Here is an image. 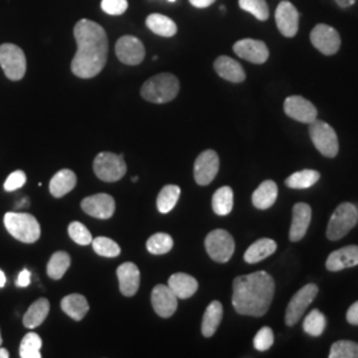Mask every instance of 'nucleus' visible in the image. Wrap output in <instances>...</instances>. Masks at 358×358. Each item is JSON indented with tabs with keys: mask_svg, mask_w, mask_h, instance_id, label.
Listing matches in <instances>:
<instances>
[{
	"mask_svg": "<svg viewBox=\"0 0 358 358\" xmlns=\"http://www.w3.org/2000/svg\"><path fill=\"white\" fill-rule=\"evenodd\" d=\"M174 247V241L169 234L158 232L152 235L148 242H146V248L150 254L153 255H165L171 248Z\"/></svg>",
	"mask_w": 358,
	"mask_h": 358,
	"instance_id": "obj_35",
	"label": "nucleus"
},
{
	"mask_svg": "<svg viewBox=\"0 0 358 358\" xmlns=\"http://www.w3.org/2000/svg\"><path fill=\"white\" fill-rule=\"evenodd\" d=\"M93 170L97 178L112 183L120 180L127 174V164L122 155L103 152L94 158Z\"/></svg>",
	"mask_w": 358,
	"mask_h": 358,
	"instance_id": "obj_7",
	"label": "nucleus"
},
{
	"mask_svg": "<svg viewBox=\"0 0 358 358\" xmlns=\"http://www.w3.org/2000/svg\"><path fill=\"white\" fill-rule=\"evenodd\" d=\"M356 266H358V245H346L336 250L325 262V267L332 272L353 268Z\"/></svg>",
	"mask_w": 358,
	"mask_h": 358,
	"instance_id": "obj_21",
	"label": "nucleus"
},
{
	"mask_svg": "<svg viewBox=\"0 0 358 358\" xmlns=\"http://www.w3.org/2000/svg\"><path fill=\"white\" fill-rule=\"evenodd\" d=\"M169 1H176V0H169Z\"/></svg>",
	"mask_w": 358,
	"mask_h": 358,
	"instance_id": "obj_52",
	"label": "nucleus"
},
{
	"mask_svg": "<svg viewBox=\"0 0 358 358\" xmlns=\"http://www.w3.org/2000/svg\"><path fill=\"white\" fill-rule=\"evenodd\" d=\"M128 0H103L101 8L109 15H122L128 10Z\"/></svg>",
	"mask_w": 358,
	"mask_h": 358,
	"instance_id": "obj_44",
	"label": "nucleus"
},
{
	"mask_svg": "<svg viewBox=\"0 0 358 358\" xmlns=\"http://www.w3.org/2000/svg\"><path fill=\"white\" fill-rule=\"evenodd\" d=\"M239 7L252 13L260 22H266L269 17V7L266 0H239Z\"/></svg>",
	"mask_w": 358,
	"mask_h": 358,
	"instance_id": "obj_38",
	"label": "nucleus"
},
{
	"mask_svg": "<svg viewBox=\"0 0 358 358\" xmlns=\"http://www.w3.org/2000/svg\"><path fill=\"white\" fill-rule=\"evenodd\" d=\"M4 226L15 239L23 243H35L40 238V224L31 214L8 213L4 215Z\"/></svg>",
	"mask_w": 358,
	"mask_h": 358,
	"instance_id": "obj_4",
	"label": "nucleus"
},
{
	"mask_svg": "<svg viewBox=\"0 0 358 358\" xmlns=\"http://www.w3.org/2000/svg\"><path fill=\"white\" fill-rule=\"evenodd\" d=\"M206 251L217 263H227L235 251V241L226 230L211 231L205 241Z\"/></svg>",
	"mask_w": 358,
	"mask_h": 358,
	"instance_id": "obj_9",
	"label": "nucleus"
},
{
	"mask_svg": "<svg viewBox=\"0 0 358 358\" xmlns=\"http://www.w3.org/2000/svg\"><path fill=\"white\" fill-rule=\"evenodd\" d=\"M117 278L120 282V291L127 297H131L137 294L141 282L140 269L134 264L127 262L117 268Z\"/></svg>",
	"mask_w": 358,
	"mask_h": 358,
	"instance_id": "obj_19",
	"label": "nucleus"
},
{
	"mask_svg": "<svg viewBox=\"0 0 358 358\" xmlns=\"http://www.w3.org/2000/svg\"><path fill=\"white\" fill-rule=\"evenodd\" d=\"M284 113L294 121L308 125L317 118L316 106L301 96L287 97L284 101Z\"/></svg>",
	"mask_w": 358,
	"mask_h": 358,
	"instance_id": "obj_14",
	"label": "nucleus"
},
{
	"mask_svg": "<svg viewBox=\"0 0 358 358\" xmlns=\"http://www.w3.org/2000/svg\"><path fill=\"white\" fill-rule=\"evenodd\" d=\"M312 219V208L307 203H296L292 208V223L289 229V241L291 242H299L301 241L306 234L308 227L310 224Z\"/></svg>",
	"mask_w": 358,
	"mask_h": 358,
	"instance_id": "obj_20",
	"label": "nucleus"
},
{
	"mask_svg": "<svg viewBox=\"0 0 358 358\" xmlns=\"http://www.w3.org/2000/svg\"><path fill=\"white\" fill-rule=\"evenodd\" d=\"M62 309L71 319L80 321L87 316V313L90 310V304H88V300L85 299V296H83V294H68L62 300Z\"/></svg>",
	"mask_w": 358,
	"mask_h": 358,
	"instance_id": "obj_27",
	"label": "nucleus"
},
{
	"mask_svg": "<svg viewBox=\"0 0 358 358\" xmlns=\"http://www.w3.org/2000/svg\"><path fill=\"white\" fill-rule=\"evenodd\" d=\"M48 313H50V301L47 299L41 297L28 308V310L23 317V324L28 329H35L47 319Z\"/></svg>",
	"mask_w": 358,
	"mask_h": 358,
	"instance_id": "obj_28",
	"label": "nucleus"
},
{
	"mask_svg": "<svg viewBox=\"0 0 358 358\" xmlns=\"http://www.w3.org/2000/svg\"><path fill=\"white\" fill-rule=\"evenodd\" d=\"M77 183L76 174L72 170H60L51 179L50 192L55 198H62L75 189Z\"/></svg>",
	"mask_w": 358,
	"mask_h": 358,
	"instance_id": "obj_25",
	"label": "nucleus"
},
{
	"mask_svg": "<svg viewBox=\"0 0 358 358\" xmlns=\"http://www.w3.org/2000/svg\"><path fill=\"white\" fill-rule=\"evenodd\" d=\"M115 55L118 60L124 64H141L145 59V47L140 38L127 35L117 40Z\"/></svg>",
	"mask_w": 358,
	"mask_h": 358,
	"instance_id": "obj_13",
	"label": "nucleus"
},
{
	"mask_svg": "<svg viewBox=\"0 0 358 358\" xmlns=\"http://www.w3.org/2000/svg\"><path fill=\"white\" fill-rule=\"evenodd\" d=\"M169 287L178 299H189L198 291V282L192 275L187 273H174L169 279Z\"/></svg>",
	"mask_w": 358,
	"mask_h": 358,
	"instance_id": "obj_23",
	"label": "nucleus"
},
{
	"mask_svg": "<svg viewBox=\"0 0 358 358\" xmlns=\"http://www.w3.org/2000/svg\"><path fill=\"white\" fill-rule=\"evenodd\" d=\"M320 179V173L316 170H301L296 171L292 176L285 179V186L294 190H304L316 185Z\"/></svg>",
	"mask_w": 358,
	"mask_h": 358,
	"instance_id": "obj_31",
	"label": "nucleus"
},
{
	"mask_svg": "<svg viewBox=\"0 0 358 358\" xmlns=\"http://www.w3.org/2000/svg\"><path fill=\"white\" fill-rule=\"evenodd\" d=\"M6 282H7L6 275H4V272L0 269V288H3V287L6 285Z\"/></svg>",
	"mask_w": 358,
	"mask_h": 358,
	"instance_id": "obj_49",
	"label": "nucleus"
},
{
	"mask_svg": "<svg viewBox=\"0 0 358 358\" xmlns=\"http://www.w3.org/2000/svg\"><path fill=\"white\" fill-rule=\"evenodd\" d=\"M180 189L176 185H167L165 186L157 198V208L161 214L170 213L178 202Z\"/></svg>",
	"mask_w": 358,
	"mask_h": 358,
	"instance_id": "obj_34",
	"label": "nucleus"
},
{
	"mask_svg": "<svg viewBox=\"0 0 358 358\" xmlns=\"http://www.w3.org/2000/svg\"><path fill=\"white\" fill-rule=\"evenodd\" d=\"M219 171V157L214 150H205L198 155L194 164V179L198 185H210Z\"/></svg>",
	"mask_w": 358,
	"mask_h": 358,
	"instance_id": "obj_12",
	"label": "nucleus"
},
{
	"mask_svg": "<svg viewBox=\"0 0 358 358\" xmlns=\"http://www.w3.org/2000/svg\"><path fill=\"white\" fill-rule=\"evenodd\" d=\"M68 234L71 239L80 245H90L93 241L90 231L80 222H72L68 226Z\"/></svg>",
	"mask_w": 358,
	"mask_h": 358,
	"instance_id": "obj_41",
	"label": "nucleus"
},
{
	"mask_svg": "<svg viewBox=\"0 0 358 358\" xmlns=\"http://www.w3.org/2000/svg\"><path fill=\"white\" fill-rule=\"evenodd\" d=\"M358 222V208L350 202L337 206L327 227V238L337 242L355 229Z\"/></svg>",
	"mask_w": 358,
	"mask_h": 358,
	"instance_id": "obj_5",
	"label": "nucleus"
},
{
	"mask_svg": "<svg viewBox=\"0 0 358 358\" xmlns=\"http://www.w3.org/2000/svg\"><path fill=\"white\" fill-rule=\"evenodd\" d=\"M214 68L219 76L230 83L239 84L245 80L243 66L229 56H219L214 63Z\"/></svg>",
	"mask_w": 358,
	"mask_h": 358,
	"instance_id": "obj_22",
	"label": "nucleus"
},
{
	"mask_svg": "<svg viewBox=\"0 0 358 358\" xmlns=\"http://www.w3.org/2000/svg\"><path fill=\"white\" fill-rule=\"evenodd\" d=\"M319 294V287L316 284H307L303 288H300L294 297L291 299L287 310H285V324L288 327H294L303 315L306 313L307 308L310 306V303L316 299Z\"/></svg>",
	"mask_w": 358,
	"mask_h": 358,
	"instance_id": "obj_10",
	"label": "nucleus"
},
{
	"mask_svg": "<svg viewBox=\"0 0 358 358\" xmlns=\"http://www.w3.org/2000/svg\"><path fill=\"white\" fill-rule=\"evenodd\" d=\"M81 208L90 217L109 219L115 214V202L112 195L101 192L83 199Z\"/></svg>",
	"mask_w": 358,
	"mask_h": 358,
	"instance_id": "obj_18",
	"label": "nucleus"
},
{
	"mask_svg": "<svg viewBox=\"0 0 358 358\" xmlns=\"http://www.w3.org/2000/svg\"><path fill=\"white\" fill-rule=\"evenodd\" d=\"M0 66L6 76L13 81L22 80L27 71L26 55L23 50L15 44L0 45Z\"/></svg>",
	"mask_w": 358,
	"mask_h": 358,
	"instance_id": "obj_8",
	"label": "nucleus"
},
{
	"mask_svg": "<svg viewBox=\"0 0 358 358\" xmlns=\"http://www.w3.org/2000/svg\"><path fill=\"white\" fill-rule=\"evenodd\" d=\"M312 45L325 56H332L341 47V38L337 29L328 24H317L310 32Z\"/></svg>",
	"mask_w": 358,
	"mask_h": 358,
	"instance_id": "obj_11",
	"label": "nucleus"
},
{
	"mask_svg": "<svg viewBox=\"0 0 358 358\" xmlns=\"http://www.w3.org/2000/svg\"><path fill=\"white\" fill-rule=\"evenodd\" d=\"M0 345H1V334H0Z\"/></svg>",
	"mask_w": 358,
	"mask_h": 358,
	"instance_id": "obj_51",
	"label": "nucleus"
},
{
	"mask_svg": "<svg viewBox=\"0 0 358 358\" xmlns=\"http://www.w3.org/2000/svg\"><path fill=\"white\" fill-rule=\"evenodd\" d=\"M273 341H275L273 331L269 327H263L259 332L256 333L254 346L259 352H266L271 346L273 345Z\"/></svg>",
	"mask_w": 358,
	"mask_h": 358,
	"instance_id": "obj_42",
	"label": "nucleus"
},
{
	"mask_svg": "<svg viewBox=\"0 0 358 358\" xmlns=\"http://www.w3.org/2000/svg\"><path fill=\"white\" fill-rule=\"evenodd\" d=\"M27 176L22 170H16L8 176V178L4 182V190L6 192H15L26 185Z\"/></svg>",
	"mask_w": 358,
	"mask_h": 358,
	"instance_id": "obj_43",
	"label": "nucleus"
},
{
	"mask_svg": "<svg viewBox=\"0 0 358 358\" xmlns=\"http://www.w3.org/2000/svg\"><path fill=\"white\" fill-rule=\"evenodd\" d=\"M222 319H223V306L215 300L206 309L203 321H202V334L207 338L213 337L214 333L217 332Z\"/></svg>",
	"mask_w": 358,
	"mask_h": 358,
	"instance_id": "obj_30",
	"label": "nucleus"
},
{
	"mask_svg": "<svg viewBox=\"0 0 358 358\" xmlns=\"http://www.w3.org/2000/svg\"><path fill=\"white\" fill-rule=\"evenodd\" d=\"M93 250L97 255L103 256V257H115L121 254L120 245L115 243V241L105 238V236H99L92 241Z\"/></svg>",
	"mask_w": 358,
	"mask_h": 358,
	"instance_id": "obj_39",
	"label": "nucleus"
},
{
	"mask_svg": "<svg viewBox=\"0 0 358 358\" xmlns=\"http://www.w3.org/2000/svg\"><path fill=\"white\" fill-rule=\"evenodd\" d=\"M278 185L273 180H264L252 194V205L259 210H267L275 205L278 199Z\"/></svg>",
	"mask_w": 358,
	"mask_h": 358,
	"instance_id": "obj_24",
	"label": "nucleus"
},
{
	"mask_svg": "<svg viewBox=\"0 0 358 358\" xmlns=\"http://www.w3.org/2000/svg\"><path fill=\"white\" fill-rule=\"evenodd\" d=\"M190 3L196 8H207L213 3H215V0H190Z\"/></svg>",
	"mask_w": 358,
	"mask_h": 358,
	"instance_id": "obj_47",
	"label": "nucleus"
},
{
	"mask_svg": "<svg viewBox=\"0 0 358 358\" xmlns=\"http://www.w3.org/2000/svg\"><path fill=\"white\" fill-rule=\"evenodd\" d=\"M152 306L158 316L167 319L176 313L178 307V297L169 285L159 284L154 287L152 292Z\"/></svg>",
	"mask_w": 358,
	"mask_h": 358,
	"instance_id": "obj_17",
	"label": "nucleus"
},
{
	"mask_svg": "<svg viewBox=\"0 0 358 358\" xmlns=\"http://www.w3.org/2000/svg\"><path fill=\"white\" fill-rule=\"evenodd\" d=\"M10 357V353H8V350H6V349H3V348H0V358H8Z\"/></svg>",
	"mask_w": 358,
	"mask_h": 358,
	"instance_id": "obj_50",
	"label": "nucleus"
},
{
	"mask_svg": "<svg viewBox=\"0 0 358 358\" xmlns=\"http://www.w3.org/2000/svg\"><path fill=\"white\" fill-rule=\"evenodd\" d=\"M146 26L154 32L155 35L164 36V38H171L177 34L178 27L176 22H173L170 17L161 13H152L146 19Z\"/></svg>",
	"mask_w": 358,
	"mask_h": 358,
	"instance_id": "obj_29",
	"label": "nucleus"
},
{
	"mask_svg": "<svg viewBox=\"0 0 358 358\" xmlns=\"http://www.w3.org/2000/svg\"><path fill=\"white\" fill-rule=\"evenodd\" d=\"M71 267V256L65 251H57L52 255L47 264V273L53 280H60Z\"/></svg>",
	"mask_w": 358,
	"mask_h": 358,
	"instance_id": "obj_33",
	"label": "nucleus"
},
{
	"mask_svg": "<svg viewBox=\"0 0 358 358\" xmlns=\"http://www.w3.org/2000/svg\"><path fill=\"white\" fill-rule=\"evenodd\" d=\"M179 92V80L171 73H159L149 78L141 88V96L149 103L173 101Z\"/></svg>",
	"mask_w": 358,
	"mask_h": 358,
	"instance_id": "obj_3",
	"label": "nucleus"
},
{
	"mask_svg": "<svg viewBox=\"0 0 358 358\" xmlns=\"http://www.w3.org/2000/svg\"><path fill=\"white\" fill-rule=\"evenodd\" d=\"M336 3L341 7V8H348V7H352L356 0H336Z\"/></svg>",
	"mask_w": 358,
	"mask_h": 358,
	"instance_id": "obj_48",
	"label": "nucleus"
},
{
	"mask_svg": "<svg viewBox=\"0 0 358 358\" xmlns=\"http://www.w3.org/2000/svg\"><path fill=\"white\" fill-rule=\"evenodd\" d=\"M31 282V272L28 269H23L19 276H17V280H16V285L20 287V288H24L28 287Z\"/></svg>",
	"mask_w": 358,
	"mask_h": 358,
	"instance_id": "obj_46",
	"label": "nucleus"
},
{
	"mask_svg": "<svg viewBox=\"0 0 358 358\" xmlns=\"http://www.w3.org/2000/svg\"><path fill=\"white\" fill-rule=\"evenodd\" d=\"M232 306L239 315L263 317L268 312L275 294L273 278L266 271L235 278Z\"/></svg>",
	"mask_w": 358,
	"mask_h": 358,
	"instance_id": "obj_2",
	"label": "nucleus"
},
{
	"mask_svg": "<svg viewBox=\"0 0 358 358\" xmlns=\"http://www.w3.org/2000/svg\"><path fill=\"white\" fill-rule=\"evenodd\" d=\"M41 338L36 333H27L24 338L20 343V357L22 358H40V349H41Z\"/></svg>",
	"mask_w": 358,
	"mask_h": 358,
	"instance_id": "obj_37",
	"label": "nucleus"
},
{
	"mask_svg": "<svg viewBox=\"0 0 358 358\" xmlns=\"http://www.w3.org/2000/svg\"><path fill=\"white\" fill-rule=\"evenodd\" d=\"M234 52L252 64H264L269 57L268 47L262 40L243 38L234 44Z\"/></svg>",
	"mask_w": 358,
	"mask_h": 358,
	"instance_id": "obj_15",
	"label": "nucleus"
},
{
	"mask_svg": "<svg viewBox=\"0 0 358 358\" xmlns=\"http://www.w3.org/2000/svg\"><path fill=\"white\" fill-rule=\"evenodd\" d=\"M309 137L315 148L327 158H334L338 154V138L334 129L325 121L315 120L309 124Z\"/></svg>",
	"mask_w": 358,
	"mask_h": 358,
	"instance_id": "obj_6",
	"label": "nucleus"
},
{
	"mask_svg": "<svg viewBox=\"0 0 358 358\" xmlns=\"http://www.w3.org/2000/svg\"><path fill=\"white\" fill-rule=\"evenodd\" d=\"M327 327V317L319 309H313L306 316V320L303 322V329L309 336L319 337L321 336Z\"/></svg>",
	"mask_w": 358,
	"mask_h": 358,
	"instance_id": "obj_36",
	"label": "nucleus"
},
{
	"mask_svg": "<svg viewBox=\"0 0 358 358\" xmlns=\"http://www.w3.org/2000/svg\"><path fill=\"white\" fill-rule=\"evenodd\" d=\"M234 207V192L229 186L217 189L213 196V210L217 215L226 217L232 211Z\"/></svg>",
	"mask_w": 358,
	"mask_h": 358,
	"instance_id": "obj_32",
	"label": "nucleus"
},
{
	"mask_svg": "<svg viewBox=\"0 0 358 358\" xmlns=\"http://www.w3.org/2000/svg\"><path fill=\"white\" fill-rule=\"evenodd\" d=\"M346 320L352 325H358V301L352 304L346 312Z\"/></svg>",
	"mask_w": 358,
	"mask_h": 358,
	"instance_id": "obj_45",
	"label": "nucleus"
},
{
	"mask_svg": "<svg viewBox=\"0 0 358 358\" xmlns=\"http://www.w3.org/2000/svg\"><path fill=\"white\" fill-rule=\"evenodd\" d=\"M299 11L291 1L282 0L275 13L276 26L285 38H294L299 31Z\"/></svg>",
	"mask_w": 358,
	"mask_h": 358,
	"instance_id": "obj_16",
	"label": "nucleus"
},
{
	"mask_svg": "<svg viewBox=\"0 0 358 358\" xmlns=\"http://www.w3.org/2000/svg\"><path fill=\"white\" fill-rule=\"evenodd\" d=\"M77 52L72 60V72L80 78H93L103 69L108 60L109 41L103 27L88 19L77 22L75 29Z\"/></svg>",
	"mask_w": 358,
	"mask_h": 358,
	"instance_id": "obj_1",
	"label": "nucleus"
},
{
	"mask_svg": "<svg viewBox=\"0 0 358 358\" xmlns=\"http://www.w3.org/2000/svg\"><path fill=\"white\" fill-rule=\"evenodd\" d=\"M329 358H358V343L341 340L333 344Z\"/></svg>",
	"mask_w": 358,
	"mask_h": 358,
	"instance_id": "obj_40",
	"label": "nucleus"
},
{
	"mask_svg": "<svg viewBox=\"0 0 358 358\" xmlns=\"http://www.w3.org/2000/svg\"><path fill=\"white\" fill-rule=\"evenodd\" d=\"M276 248H278V244L275 241H272L269 238L259 239L247 248V251L244 254V260L248 264H256V263L267 259L269 256L273 255Z\"/></svg>",
	"mask_w": 358,
	"mask_h": 358,
	"instance_id": "obj_26",
	"label": "nucleus"
}]
</instances>
